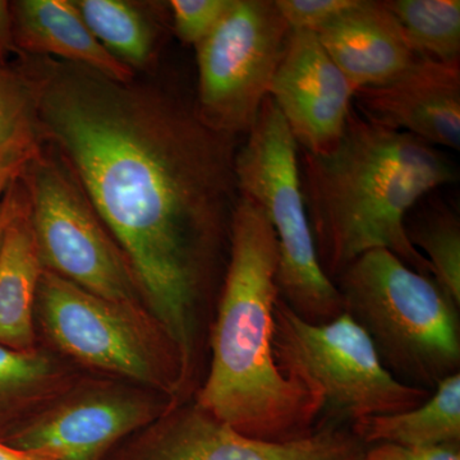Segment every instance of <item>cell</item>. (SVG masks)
Wrapping results in <instances>:
<instances>
[{
  "mask_svg": "<svg viewBox=\"0 0 460 460\" xmlns=\"http://www.w3.org/2000/svg\"><path fill=\"white\" fill-rule=\"evenodd\" d=\"M362 460H460V443L429 447L376 444L371 449L366 450Z\"/></svg>",
  "mask_w": 460,
  "mask_h": 460,
  "instance_id": "26",
  "label": "cell"
},
{
  "mask_svg": "<svg viewBox=\"0 0 460 460\" xmlns=\"http://www.w3.org/2000/svg\"><path fill=\"white\" fill-rule=\"evenodd\" d=\"M14 202V183L12 184L11 189L7 190L4 198L0 201V241H2L3 230H4L5 224L9 219V215L12 213Z\"/></svg>",
  "mask_w": 460,
  "mask_h": 460,
  "instance_id": "28",
  "label": "cell"
},
{
  "mask_svg": "<svg viewBox=\"0 0 460 460\" xmlns=\"http://www.w3.org/2000/svg\"><path fill=\"white\" fill-rule=\"evenodd\" d=\"M411 243L428 260L432 278L460 305V222L440 199L414 206L405 219Z\"/></svg>",
  "mask_w": 460,
  "mask_h": 460,
  "instance_id": "19",
  "label": "cell"
},
{
  "mask_svg": "<svg viewBox=\"0 0 460 460\" xmlns=\"http://www.w3.org/2000/svg\"><path fill=\"white\" fill-rule=\"evenodd\" d=\"M93 38L124 66L145 69L156 53V32L140 9L124 0H74Z\"/></svg>",
  "mask_w": 460,
  "mask_h": 460,
  "instance_id": "18",
  "label": "cell"
},
{
  "mask_svg": "<svg viewBox=\"0 0 460 460\" xmlns=\"http://www.w3.org/2000/svg\"><path fill=\"white\" fill-rule=\"evenodd\" d=\"M11 11L18 53L86 66L118 83L135 81V72L93 38L74 0H18Z\"/></svg>",
  "mask_w": 460,
  "mask_h": 460,
  "instance_id": "15",
  "label": "cell"
},
{
  "mask_svg": "<svg viewBox=\"0 0 460 460\" xmlns=\"http://www.w3.org/2000/svg\"><path fill=\"white\" fill-rule=\"evenodd\" d=\"M21 181L44 270L141 311L144 299L131 266L60 157L41 146Z\"/></svg>",
  "mask_w": 460,
  "mask_h": 460,
  "instance_id": "7",
  "label": "cell"
},
{
  "mask_svg": "<svg viewBox=\"0 0 460 460\" xmlns=\"http://www.w3.org/2000/svg\"><path fill=\"white\" fill-rule=\"evenodd\" d=\"M356 0H275L290 30L316 32Z\"/></svg>",
  "mask_w": 460,
  "mask_h": 460,
  "instance_id": "24",
  "label": "cell"
},
{
  "mask_svg": "<svg viewBox=\"0 0 460 460\" xmlns=\"http://www.w3.org/2000/svg\"><path fill=\"white\" fill-rule=\"evenodd\" d=\"M18 53L13 38L11 3L0 0V62L5 63L9 54Z\"/></svg>",
  "mask_w": 460,
  "mask_h": 460,
  "instance_id": "27",
  "label": "cell"
},
{
  "mask_svg": "<svg viewBox=\"0 0 460 460\" xmlns=\"http://www.w3.org/2000/svg\"><path fill=\"white\" fill-rule=\"evenodd\" d=\"M302 196L321 268L334 283L354 260L387 250L432 277L405 230L420 199L458 181L441 148L365 119L356 111L329 153L299 151Z\"/></svg>",
  "mask_w": 460,
  "mask_h": 460,
  "instance_id": "3",
  "label": "cell"
},
{
  "mask_svg": "<svg viewBox=\"0 0 460 460\" xmlns=\"http://www.w3.org/2000/svg\"><path fill=\"white\" fill-rule=\"evenodd\" d=\"M44 272L30 219L22 181L14 184V202L0 241V344L33 350V305Z\"/></svg>",
  "mask_w": 460,
  "mask_h": 460,
  "instance_id": "16",
  "label": "cell"
},
{
  "mask_svg": "<svg viewBox=\"0 0 460 460\" xmlns=\"http://www.w3.org/2000/svg\"><path fill=\"white\" fill-rule=\"evenodd\" d=\"M334 284L343 313L365 330L402 383L428 389L459 372L458 305L434 278L390 251L374 250L348 265Z\"/></svg>",
  "mask_w": 460,
  "mask_h": 460,
  "instance_id": "4",
  "label": "cell"
},
{
  "mask_svg": "<svg viewBox=\"0 0 460 460\" xmlns=\"http://www.w3.org/2000/svg\"><path fill=\"white\" fill-rule=\"evenodd\" d=\"M314 33L356 90L390 83L425 60L384 0H356Z\"/></svg>",
  "mask_w": 460,
  "mask_h": 460,
  "instance_id": "14",
  "label": "cell"
},
{
  "mask_svg": "<svg viewBox=\"0 0 460 460\" xmlns=\"http://www.w3.org/2000/svg\"><path fill=\"white\" fill-rule=\"evenodd\" d=\"M356 87L314 31L292 30L269 91L299 151L332 150L353 111Z\"/></svg>",
  "mask_w": 460,
  "mask_h": 460,
  "instance_id": "11",
  "label": "cell"
},
{
  "mask_svg": "<svg viewBox=\"0 0 460 460\" xmlns=\"http://www.w3.org/2000/svg\"><path fill=\"white\" fill-rule=\"evenodd\" d=\"M36 302L51 341L77 361L168 394L183 386L180 357L172 345L157 344L155 335H147L140 311L47 270Z\"/></svg>",
  "mask_w": 460,
  "mask_h": 460,
  "instance_id": "9",
  "label": "cell"
},
{
  "mask_svg": "<svg viewBox=\"0 0 460 460\" xmlns=\"http://www.w3.org/2000/svg\"><path fill=\"white\" fill-rule=\"evenodd\" d=\"M23 57L18 71L40 141L56 148L122 250L189 383L199 304L228 262L242 138L211 129L180 90Z\"/></svg>",
  "mask_w": 460,
  "mask_h": 460,
  "instance_id": "1",
  "label": "cell"
},
{
  "mask_svg": "<svg viewBox=\"0 0 460 460\" xmlns=\"http://www.w3.org/2000/svg\"><path fill=\"white\" fill-rule=\"evenodd\" d=\"M353 108L378 126L458 151L460 60H420L390 83L357 89Z\"/></svg>",
  "mask_w": 460,
  "mask_h": 460,
  "instance_id": "12",
  "label": "cell"
},
{
  "mask_svg": "<svg viewBox=\"0 0 460 460\" xmlns=\"http://www.w3.org/2000/svg\"><path fill=\"white\" fill-rule=\"evenodd\" d=\"M367 447L337 422L287 443L239 434L199 405L177 411L109 460H362Z\"/></svg>",
  "mask_w": 460,
  "mask_h": 460,
  "instance_id": "10",
  "label": "cell"
},
{
  "mask_svg": "<svg viewBox=\"0 0 460 460\" xmlns=\"http://www.w3.org/2000/svg\"><path fill=\"white\" fill-rule=\"evenodd\" d=\"M39 137H23L0 148V201L40 150Z\"/></svg>",
  "mask_w": 460,
  "mask_h": 460,
  "instance_id": "25",
  "label": "cell"
},
{
  "mask_svg": "<svg viewBox=\"0 0 460 460\" xmlns=\"http://www.w3.org/2000/svg\"><path fill=\"white\" fill-rule=\"evenodd\" d=\"M51 371L47 357L0 344V394H13L41 385L50 377Z\"/></svg>",
  "mask_w": 460,
  "mask_h": 460,
  "instance_id": "23",
  "label": "cell"
},
{
  "mask_svg": "<svg viewBox=\"0 0 460 460\" xmlns=\"http://www.w3.org/2000/svg\"><path fill=\"white\" fill-rule=\"evenodd\" d=\"M232 3L233 0H172L169 8L175 35L183 44L196 47L213 31Z\"/></svg>",
  "mask_w": 460,
  "mask_h": 460,
  "instance_id": "22",
  "label": "cell"
},
{
  "mask_svg": "<svg viewBox=\"0 0 460 460\" xmlns=\"http://www.w3.org/2000/svg\"><path fill=\"white\" fill-rule=\"evenodd\" d=\"M352 432L363 444L429 447L460 443V374L444 378L428 401L395 414L353 420Z\"/></svg>",
  "mask_w": 460,
  "mask_h": 460,
  "instance_id": "17",
  "label": "cell"
},
{
  "mask_svg": "<svg viewBox=\"0 0 460 460\" xmlns=\"http://www.w3.org/2000/svg\"><path fill=\"white\" fill-rule=\"evenodd\" d=\"M156 413L155 405L132 395L84 396L33 420L8 445L47 460H104Z\"/></svg>",
  "mask_w": 460,
  "mask_h": 460,
  "instance_id": "13",
  "label": "cell"
},
{
  "mask_svg": "<svg viewBox=\"0 0 460 460\" xmlns=\"http://www.w3.org/2000/svg\"><path fill=\"white\" fill-rule=\"evenodd\" d=\"M241 195L257 202L277 235L279 296L301 319L325 323L343 314L335 284L321 268L302 196L299 147L270 96L242 138L234 163Z\"/></svg>",
  "mask_w": 460,
  "mask_h": 460,
  "instance_id": "5",
  "label": "cell"
},
{
  "mask_svg": "<svg viewBox=\"0 0 460 460\" xmlns=\"http://www.w3.org/2000/svg\"><path fill=\"white\" fill-rule=\"evenodd\" d=\"M0 460H47L35 454L22 452L8 444L0 443Z\"/></svg>",
  "mask_w": 460,
  "mask_h": 460,
  "instance_id": "29",
  "label": "cell"
},
{
  "mask_svg": "<svg viewBox=\"0 0 460 460\" xmlns=\"http://www.w3.org/2000/svg\"><path fill=\"white\" fill-rule=\"evenodd\" d=\"M272 348L287 377L320 395L325 408L353 420L401 413L431 395L387 370L365 330L345 313L329 323H310L279 296Z\"/></svg>",
  "mask_w": 460,
  "mask_h": 460,
  "instance_id": "6",
  "label": "cell"
},
{
  "mask_svg": "<svg viewBox=\"0 0 460 460\" xmlns=\"http://www.w3.org/2000/svg\"><path fill=\"white\" fill-rule=\"evenodd\" d=\"M23 137H39L31 91L18 68L0 62V148Z\"/></svg>",
  "mask_w": 460,
  "mask_h": 460,
  "instance_id": "21",
  "label": "cell"
},
{
  "mask_svg": "<svg viewBox=\"0 0 460 460\" xmlns=\"http://www.w3.org/2000/svg\"><path fill=\"white\" fill-rule=\"evenodd\" d=\"M420 59L460 60L459 0H384Z\"/></svg>",
  "mask_w": 460,
  "mask_h": 460,
  "instance_id": "20",
  "label": "cell"
},
{
  "mask_svg": "<svg viewBox=\"0 0 460 460\" xmlns=\"http://www.w3.org/2000/svg\"><path fill=\"white\" fill-rule=\"evenodd\" d=\"M278 265L277 235L268 215L241 195L211 339L213 359L198 405L247 438L287 443L316 431L325 402L287 377L275 361Z\"/></svg>",
  "mask_w": 460,
  "mask_h": 460,
  "instance_id": "2",
  "label": "cell"
},
{
  "mask_svg": "<svg viewBox=\"0 0 460 460\" xmlns=\"http://www.w3.org/2000/svg\"><path fill=\"white\" fill-rule=\"evenodd\" d=\"M290 31L275 0H233L196 45L195 104L214 131L243 138L269 98Z\"/></svg>",
  "mask_w": 460,
  "mask_h": 460,
  "instance_id": "8",
  "label": "cell"
}]
</instances>
